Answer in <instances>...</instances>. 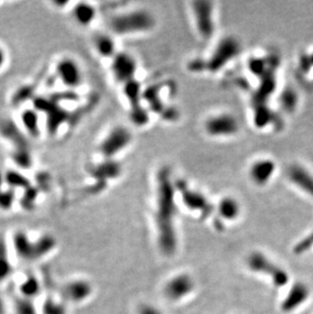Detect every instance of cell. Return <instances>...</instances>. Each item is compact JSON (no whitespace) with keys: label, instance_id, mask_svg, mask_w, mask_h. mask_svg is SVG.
<instances>
[{"label":"cell","instance_id":"obj_1","mask_svg":"<svg viewBox=\"0 0 313 314\" xmlns=\"http://www.w3.org/2000/svg\"><path fill=\"white\" fill-rule=\"evenodd\" d=\"M156 187L155 220L159 233V246L165 255H172L177 246L175 232L177 187L167 169L161 170Z\"/></svg>","mask_w":313,"mask_h":314},{"label":"cell","instance_id":"obj_2","mask_svg":"<svg viewBox=\"0 0 313 314\" xmlns=\"http://www.w3.org/2000/svg\"><path fill=\"white\" fill-rule=\"evenodd\" d=\"M109 26L116 35H142L155 28L156 19L148 10L133 9L114 16Z\"/></svg>","mask_w":313,"mask_h":314},{"label":"cell","instance_id":"obj_3","mask_svg":"<svg viewBox=\"0 0 313 314\" xmlns=\"http://www.w3.org/2000/svg\"><path fill=\"white\" fill-rule=\"evenodd\" d=\"M203 131L210 138L223 140L236 137L241 124L236 115L231 112H217L207 116L202 124Z\"/></svg>","mask_w":313,"mask_h":314},{"label":"cell","instance_id":"obj_4","mask_svg":"<svg viewBox=\"0 0 313 314\" xmlns=\"http://www.w3.org/2000/svg\"><path fill=\"white\" fill-rule=\"evenodd\" d=\"M17 254L26 261L42 258L49 254L55 247V240L51 235H45L32 241L24 232H18L14 239Z\"/></svg>","mask_w":313,"mask_h":314},{"label":"cell","instance_id":"obj_5","mask_svg":"<svg viewBox=\"0 0 313 314\" xmlns=\"http://www.w3.org/2000/svg\"><path fill=\"white\" fill-rule=\"evenodd\" d=\"M191 15L194 28L198 36L203 40H210L216 33V8L213 2L191 3Z\"/></svg>","mask_w":313,"mask_h":314},{"label":"cell","instance_id":"obj_6","mask_svg":"<svg viewBox=\"0 0 313 314\" xmlns=\"http://www.w3.org/2000/svg\"><path fill=\"white\" fill-rule=\"evenodd\" d=\"M240 52V42L234 37H226L216 45L210 59L205 63V68L208 72H217L232 62Z\"/></svg>","mask_w":313,"mask_h":314},{"label":"cell","instance_id":"obj_7","mask_svg":"<svg viewBox=\"0 0 313 314\" xmlns=\"http://www.w3.org/2000/svg\"><path fill=\"white\" fill-rule=\"evenodd\" d=\"M132 132L125 126L113 127L99 146L100 154L106 160H113L115 156L126 150L132 143Z\"/></svg>","mask_w":313,"mask_h":314},{"label":"cell","instance_id":"obj_8","mask_svg":"<svg viewBox=\"0 0 313 314\" xmlns=\"http://www.w3.org/2000/svg\"><path fill=\"white\" fill-rule=\"evenodd\" d=\"M248 265L253 272L270 276L277 287H284L289 282L288 274L259 252H254L248 257Z\"/></svg>","mask_w":313,"mask_h":314},{"label":"cell","instance_id":"obj_9","mask_svg":"<svg viewBox=\"0 0 313 314\" xmlns=\"http://www.w3.org/2000/svg\"><path fill=\"white\" fill-rule=\"evenodd\" d=\"M139 63L136 57L127 52H118L111 62V71L115 80L122 85L136 79Z\"/></svg>","mask_w":313,"mask_h":314},{"label":"cell","instance_id":"obj_10","mask_svg":"<svg viewBox=\"0 0 313 314\" xmlns=\"http://www.w3.org/2000/svg\"><path fill=\"white\" fill-rule=\"evenodd\" d=\"M277 163L275 160L262 157L254 160L248 167L247 175L250 182L256 187H264L269 185L276 176Z\"/></svg>","mask_w":313,"mask_h":314},{"label":"cell","instance_id":"obj_11","mask_svg":"<svg viewBox=\"0 0 313 314\" xmlns=\"http://www.w3.org/2000/svg\"><path fill=\"white\" fill-rule=\"evenodd\" d=\"M289 182L300 192L313 200V172L300 163L291 164L286 170Z\"/></svg>","mask_w":313,"mask_h":314},{"label":"cell","instance_id":"obj_12","mask_svg":"<svg viewBox=\"0 0 313 314\" xmlns=\"http://www.w3.org/2000/svg\"><path fill=\"white\" fill-rule=\"evenodd\" d=\"M56 72L60 81L70 87H77L82 81V73L79 65L71 58L61 59L56 66Z\"/></svg>","mask_w":313,"mask_h":314},{"label":"cell","instance_id":"obj_13","mask_svg":"<svg viewBox=\"0 0 313 314\" xmlns=\"http://www.w3.org/2000/svg\"><path fill=\"white\" fill-rule=\"evenodd\" d=\"M178 188V186H177ZM181 192L184 204L192 211H198L202 216H208L212 212V205L207 198L200 192L188 189L186 186L178 188Z\"/></svg>","mask_w":313,"mask_h":314},{"label":"cell","instance_id":"obj_14","mask_svg":"<svg viewBox=\"0 0 313 314\" xmlns=\"http://www.w3.org/2000/svg\"><path fill=\"white\" fill-rule=\"evenodd\" d=\"M194 288L192 279L187 275H180L168 282L165 288V295L170 300H179L187 296Z\"/></svg>","mask_w":313,"mask_h":314},{"label":"cell","instance_id":"obj_15","mask_svg":"<svg viewBox=\"0 0 313 314\" xmlns=\"http://www.w3.org/2000/svg\"><path fill=\"white\" fill-rule=\"evenodd\" d=\"M310 296V290L303 283H296L292 286L289 293L282 303V309L285 312H292L303 305Z\"/></svg>","mask_w":313,"mask_h":314},{"label":"cell","instance_id":"obj_16","mask_svg":"<svg viewBox=\"0 0 313 314\" xmlns=\"http://www.w3.org/2000/svg\"><path fill=\"white\" fill-rule=\"evenodd\" d=\"M63 296L70 302H80L86 299L92 293L90 283L82 280H75L63 287Z\"/></svg>","mask_w":313,"mask_h":314},{"label":"cell","instance_id":"obj_17","mask_svg":"<svg viewBox=\"0 0 313 314\" xmlns=\"http://www.w3.org/2000/svg\"><path fill=\"white\" fill-rule=\"evenodd\" d=\"M299 101V94L293 86H286L283 88L279 97V105L281 109L288 114H292L297 110Z\"/></svg>","mask_w":313,"mask_h":314},{"label":"cell","instance_id":"obj_18","mask_svg":"<svg viewBox=\"0 0 313 314\" xmlns=\"http://www.w3.org/2000/svg\"><path fill=\"white\" fill-rule=\"evenodd\" d=\"M240 203L232 196L223 197L218 204V213L226 221L235 220L240 214Z\"/></svg>","mask_w":313,"mask_h":314},{"label":"cell","instance_id":"obj_19","mask_svg":"<svg viewBox=\"0 0 313 314\" xmlns=\"http://www.w3.org/2000/svg\"><path fill=\"white\" fill-rule=\"evenodd\" d=\"M94 45L98 54L104 58H113L118 52L116 51V43L106 34L98 35L94 40Z\"/></svg>","mask_w":313,"mask_h":314},{"label":"cell","instance_id":"obj_20","mask_svg":"<svg viewBox=\"0 0 313 314\" xmlns=\"http://www.w3.org/2000/svg\"><path fill=\"white\" fill-rule=\"evenodd\" d=\"M72 15L78 25L88 26L95 21L97 17V10L91 4L79 3L74 7Z\"/></svg>","mask_w":313,"mask_h":314},{"label":"cell","instance_id":"obj_21","mask_svg":"<svg viewBox=\"0 0 313 314\" xmlns=\"http://www.w3.org/2000/svg\"><path fill=\"white\" fill-rule=\"evenodd\" d=\"M93 171L94 176L101 178L103 180V178L112 179L118 177L121 169L120 166L113 160H106L105 162H103L98 166H96L95 168H93Z\"/></svg>","mask_w":313,"mask_h":314},{"label":"cell","instance_id":"obj_22","mask_svg":"<svg viewBox=\"0 0 313 314\" xmlns=\"http://www.w3.org/2000/svg\"><path fill=\"white\" fill-rule=\"evenodd\" d=\"M12 262L9 256L7 243L0 238V282L6 281L12 273Z\"/></svg>","mask_w":313,"mask_h":314},{"label":"cell","instance_id":"obj_23","mask_svg":"<svg viewBox=\"0 0 313 314\" xmlns=\"http://www.w3.org/2000/svg\"><path fill=\"white\" fill-rule=\"evenodd\" d=\"M22 121L27 131L32 136L39 134V114L35 110H25L22 114Z\"/></svg>","mask_w":313,"mask_h":314},{"label":"cell","instance_id":"obj_24","mask_svg":"<svg viewBox=\"0 0 313 314\" xmlns=\"http://www.w3.org/2000/svg\"><path fill=\"white\" fill-rule=\"evenodd\" d=\"M21 293L23 294V296L25 298L28 299H32L35 296L40 294V290H41V286L39 281L35 278V277H29L27 278L21 285Z\"/></svg>","mask_w":313,"mask_h":314},{"label":"cell","instance_id":"obj_25","mask_svg":"<svg viewBox=\"0 0 313 314\" xmlns=\"http://www.w3.org/2000/svg\"><path fill=\"white\" fill-rule=\"evenodd\" d=\"M17 314H35V309L32 303V299L25 298L17 301L16 303Z\"/></svg>","mask_w":313,"mask_h":314},{"label":"cell","instance_id":"obj_26","mask_svg":"<svg viewBox=\"0 0 313 314\" xmlns=\"http://www.w3.org/2000/svg\"><path fill=\"white\" fill-rule=\"evenodd\" d=\"M311 247H313V232L310 233L306 238H303L294 248L295 254H301L308 251Z\"/></svg>","mask_w":313,"mask_h":314},{"label":"cell","instance_id":"obj_27","mask_svg":"<svg viewBox=\"0 0 313 314\" xmlns=\"http://www.w3.org/2000/svg\"><path fill=\"white\" fill-rule=\"evenodd\" d=\"M45 314H65L63 306L59 303L54 302L53 300H49L46 302L44 306Z\"/></svg>","mask_w":313,"mask_h":314},{"label":"cell","instance_id":"obj_28","mask_svg":"<svg viewBox=\"0 0 313 314\" xmlns=\"http://www.w3.org/2000/svg\"><path fill=\"white\" fill-rule=\"evenodd\" d=\"M8 181L11 185H26L27 184V181H26V178L23 177L21 174H17V173H14L12 172L10 174V176L8 177Z\"/></svg>","mask_w":313,"mask_h":314},{"label":"cell","instance_id":"obj_29","mask_svg":"<svg viewBox=\"0 0 313 314\" xmlns=\"http://www.w3.org/2000/svg\"><path fill=\"white\" fill-rule=\"evenodd\" d=\"M140 314H161V313L152 306H143L141 308Z\"/></svg>","mask_w":313,"mask_h":314},{"label":"cell","instance_id":"obj_30","mask_svg":"<svg viewBox=\"0 0 313 314\" xmlns=\"http://www.w3.org/2000/svg\"><path fill=\"white\" fill-rule=\"evenodd\" d=\"M6 60H7L6 51H5V49L3 47H0V69H2L5 66Z\"/></svg>","mask_w":313,"mask_h":314},{"label":"cell","instance_id":"obj_31","mask_svg":"<svg viewBox=\"0 0 313 314\" xmlns=\"http://www.w3.org/2000/svg\"><path fill=\"white\" fill-rule=\"evenodd\" d=\"M6 313V305H5V301L0 296V314H5Z\"/></svg>","mask_w":313,"mask_h":314}]
</instances>
